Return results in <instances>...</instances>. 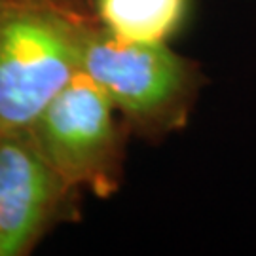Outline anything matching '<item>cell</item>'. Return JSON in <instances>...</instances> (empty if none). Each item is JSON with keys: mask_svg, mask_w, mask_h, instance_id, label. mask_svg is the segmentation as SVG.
<instances>
[{"mask_svg": "<svg viewBox=\"0 0 256 256\" xmlns=\"http://www.w3.org/2000/svg\"><path fill=\"white\" fill-rule=\"evenodd\" d=\"M101 27L95 0H0V135L36 120Z\"/></svg>", "mask_w": 256, "mask_h": 256, "instance_id": "obj_1", "label": "cell"}, {"mask_svg": "<svg viewBox=\"0 0 256 256\" xmlns=\"http://www.w3.org/2000/svg\"><path fill=\"white\" fill-rule=\"evenodd\" d=\"M82 70L108 97L129 135L148 142L182 131L209 82L202 64L167 42H133L104 27L86 48Z\"/></svg>", "mask_w": 256, "mask_h": 256, "instance_id": "obj_2", "label": "cell"}, {"mask_svg": "<svg viewBox=\"0 0 256 256\" xmlns=\"http://www.w3.org/2000/svg\"><path fill=\"white\" fill-rule=\"evenodd\" d=\"M28 131L48 162L74 188L101 200L122 188L129 131L84 70L48 102Z\"/></svg>", "mask_w": 256, "mask_h": 256, "instance_id": "obj_3", "label": "cell"}, {"mask_svg": "<svg viewBox=\"0 0 256 256\" xmlns=\"http://www.w3.org/2000/svg\"><path fill=\"white\" fill-rule=\"evenodd\" d=\"M82 194L48 162L28 128L0 135V256L28 254L59 224L80 218Z\"/></svg>", "mask_w": 256, "mask_h": 256, "instance_id": "obj_4", "label": "cell"}, {"mask_svg": "<svg viewBox=\"0 0 256 256\" xmlns=\"http://www.w3.org/2000/svg\"><path fill=\"white\" fill-rule=\"evenodd\" d=\"M102 27L133 42H167L184 27L190 0H95Z\"/></svg>", "mask_w": 256, "mask_h": 256, "instance_id": "obj_5", "label": "cell"}]
</instances>
